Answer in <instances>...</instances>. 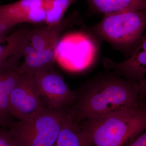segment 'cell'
<instances>
[{
    "label": "cell",
    "instance_id": "obj_16",
    "mask_svg": "<svg viewBox=\"0 0 146 146\" xmlns=\"http://www.w3.org/2000/svg\"><path fill=\"white\" fill-rule=\"evenodd\" d=\"M0 146H18L7 128H0Z\"/></svg>",
    "mask_w": 146,
    "mask_h": 146
},
{
    "label": "cell",
    "instance_id": "obj_7",
    "mask_svg": "<svg viewBox=\"0 0 146 146\" xmlns=\"http://www.w3.org/2000/svg\"><path fill=\"white\" fill-rule=\"evenodd\" d=\"M76 13L59 23L42 28L25 31L22 40V53L26 56L51 48H57L59 37L68 27L80 23Z\"/></svg>",
    "mask_w": 146,
    "mask_h": 146
},
{
    "label": "cell",
    "instance_id": "obj_3",
    "mask_svg": "<svg viewBox=\"0 0 146 146\" xmlns=\"http://www.w3.org/2000/svg\"><path fill=\"white\" fill-rule=\"evenodd\" d=\"M146 28V10L129 11L104 14L90 31L127 57L140 44Z\"/></svg>",
    "mask_w": 146,
    "mask_h": 146
},
{
    "label": "cell",
    "instance_id": "obj_8",
    "mask_svg": "<svg viewBox=\"0 0 146 146\" xmlns=\"http://www.w3.org/2000/svg\"><path fill=\"white\" fill-rule=\"evenodd\" d=\"M44 0H19L8 5L0 4V23L9 29L21 23L45 22Z\"/></svg>",
    "mask_w": 146,
    "mask_h": 146
},
{
    "label": "cell",
    "instance_id": "obj_6",
    "mask_svg": "<svg viewBox=\"0 0 146 146\" xmlns=\"http://www.w3.org/2000/svg\"><path fill=\"white\" fill-rule=\"evenodd\" d=\"M46 108L36 89L33 74H22L9 96V110L12 118L24 119Z\"/></svg>",
    "mask_w": 146,
    "mask_h": 146
},
{
    "label": "cell",
    "instance_id": "obj_4",
    "mask_svg": "<svg viewBox=\"0 0 146 146\" xmlns=\"http://www.w3.org/2000/svg\"><path fill=\"white\" fill-rule=\"evenodd\" d=\"M68 114L67 110L46 108L8 128L18 146H54Z\"/></svg>",
    "mask_w": 146,
    "mask_h": 146
},
{
    "label": "cell",
    "instance_id": "obj_19",
    "mask_svg": "<svg viewBox=\"0 0 146 146\" xmlns=\"http://www.w3.org/2000/svg\"><path fill=\"white\" fill-rule=\"evenodd\" d=\"M44 1H49V0H44Z\"/></svg>",
    "mask_w": 146,
    "mask_h": 146
},
{
    "label": "cell",
    "instance_id": "obj_18",
    "mask_svg": "<svg viewBox=\"0 0 146 146\" xmlns=\"http://www.w3.org/2000/svg\"><path fill=\"white\" fill-rule=\"evenodd\" d=\"M10 29L5 25L0 23V39H3L6 36L7 33Z\"/></svg>",
    "mask_w": 146,
    "mask_h": 146
},
{
    "label": "cell",
    "instance_id": "obj_12",
    "mask_svg": "<svg viewBox=\"0 0 146 146\" xmlns=\"http://www.w3.org/2000/svg\"><path fill=\"white\" fill-rule=\"evenodd\" d=\"M54 145L92 146V144L83 125L76 122L68 112Z\"/></svg>",
    "mask_w": 146,
    "mask_h": 146
},
{
    "label": "cell",
    "instance_id": "obj_15",
    "mask_svg": "<svg viewBox=\"0 0 146 146\" xmlns=\"http://www.w3.org/2000/svg\"><path fill=\"white\" fill-rule=\"evenodd\" d=\"M76 0H49L44 1L45 22L48 25H54L63 20L65 12Z\"/></svg>",
    "mask_w": 146,
    "mask_h": 146
},
{
    "label": "cell",
    "instance_id": "obj_11",
    "mask_svg": "<svg viewBox=\"0 0 146 146\" xmlns=\"http://www.w3.org/2000/svg\"><path fill=\"white\" fill-rule=\"evenodd\" d=\"M57 48H51L25 56L23 64L15 70L19 75L34 74L54 70Z\"/></svg>",
    "mask_w": 146,
    "mask_h": 146
},
{
    "label": "cell",
    "instance_id": "obj_9",
    "mask_svg": "<svg viewBox=\"0 0 146 146\" xmlns=\"http://www.w3.org/2000/svg\"><path fill=\"white\" fill-rule=\"evenodd\" d=\"M146 36L144 35L140 44L134 52L124 61L119 63L105 58L106 67L113 69L115 74L123 78L146 86Z\"/></svg>",
    "mask_w": 146,
    "mask_h": 146
},
{
    "label": "cell",
    "instance_id": "obj_17",
    "mask_svg": "<svg viewBox=\"0 0 146 146\" xmlns=\"http://www.w3.org/2000/svg\"><path fill=\"white\" fill-rule=\"evenodd\" d=\"M126 146H146V132L139 134L131 140Z\"/></svg>",
    "mask_w": 146,
    "mask_h": 146
},
{
    "label": "cell",
    "instance_id": "obj_13",
    "mask_svg": "<svg viewBox=\"0 0 146 146\" xmlns=\"http://www.w3.org/2000/svg\"><path fill=\"white\" fill-rule=\"evenodd\" d=\"M89 9L97 14L146 10V0H85Z\"/></svg>",
    "mask_w": 146,
    "mask_h": 146
},
{
    "label": "cell",
    "instance_id": "obj_14",
    "mask_svg": "<svg viewBox=\"0 0 146 146\" xmlns=\"http://www.w3.org/2000/svg\"><path fill=\"white\" fill-rule=\"evenodd\" d=\"M21 35L19 32L0 39V68L9 67L16 70L18 68L21 52Z\"/></svg>",
    "mask_w": 146,
    "mask_h": 146
},
{
    "label": "cell",
    "instance_id": "obj_1",
    "mask_svg": "<svg viewBox=\"0 0 146 146\" xmlns=\"http://www.w3.org/2000/svg\"><path fill=\"white\" fill-rule=\"evenodd\" d=\"M145 86L116 74H102L86 82L77 92L68 112L77 123L142 106Z\"/></svg>",
    "mask_w": 146,
    "mask_h": 146
},
{
    "label": "cell",
    "instance_id": "obj_10",
    "mask_svg": "<svg viewBox=\"0 0 146 146\" xmlns=\"http://www.w3.org/2000/svg\"><path fill=\"white\" fill-rule=\"evenodd\" d=\"M19 77L13 68H0V128H8L13 121L9 112V98Z\"/></svg>",
    "mask_w": 146,
    "mask_h": 146
},
{
    "label": "cell",
    "instance_id": "obj_5",
    "mask_svg": "<svg viewBox=\"0 0 146 146\" xmlns=\"http://www.w3.org/2000/svg\"><path fill=\"white\" fill-rule=\"evenodd\" d=\"M33 75L35 84L47 108L67 110L72 106L77 92L69 88L59 73L54 70Z\"/></svg>",
    "mask_w": 146,
    "mask_h": 146
},
{
    "label": "cell",
    "instance_id": "obj_2",
    "mask_svg": "<svg viewBox=\"0 0 146 146\" xmlns=\"http://www.w3.org/2000/svg\"><path fill=\"white\" fill-rule=\"evenodd\" d=\"M92 146H126L146 129L143 106L84 121Z\"/></svg>",
    "mask_w": 146,
    "mask_h": 146
}]
</instances>
